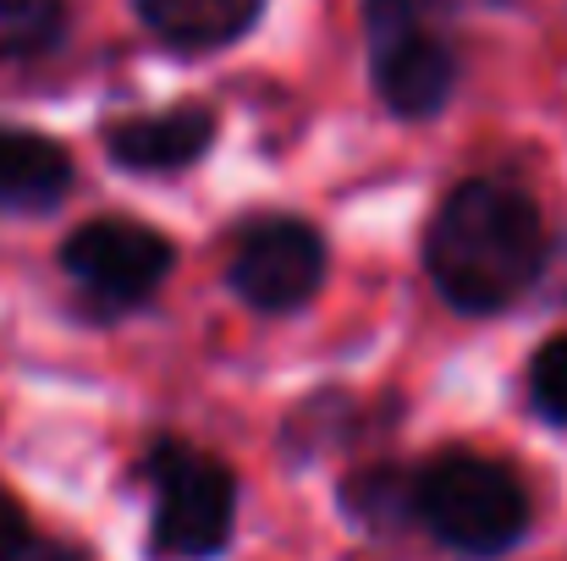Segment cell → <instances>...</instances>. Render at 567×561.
<instances>
[{"label": "cell", "instance_id": "14", "mask_svg": "<svg viewBox=\"0 0 567 561\" xmlns=\"http://www.w3.org/2000/svg\"><path fill=\"white\" fill-rule=\"evenodd\" d=\"M474 6H513V0H474Z\"/></svg>", "mask_w": 567, "mask_h": 561}, {"label": "cell", "instance_id": "2", "mask_svg": "<svg viewBox=\"0 0 567 561\" xmlns=\"http://www.w3.org/2000/svg\"><path fill=\"white\" fill-rule=\"evenodd\" d=\"M535 529L524 474L474 446H441L408 463V534L452 561H507Z\"/></svg>", "mask_w": 567, "mask_h": 561}, {"label": "cell", "instance_id": "6", "mask_svg": "<svg viewBox=\"0 0 567 561\" xmlns=\"http://www.w3.org/2000/svg\"><path fill=\"white\" fill-rule=\"evenodd\" d=\"M326 276H331V248L320 226H309L303 215H259L231 237V253H226L231 298L265 320L309 309Z\"/></svg>", "mask_w": 567, "mask_h": 561}, {"label": "cell", "instance_id": "1", "mask_svg": "<svg viewBox=\"0 0 567 561\" xmlns=\"http://www.w3.org/2000/svg\"><path fill=\"white\" fill-rule=\"evenodd\" d=\"M424 276L446 309L496 320L518 309L551 264V231L535 193L507 172L463 177L441 198L419 242Z\"/></svg>", "mask_w": 567, "mask_h": 561}, {"label": "cell", "instance_id": "13", "mask_svg": "<svg viewBox=\"0 0 567 561\" xmlns=\"http://www.w3.org/2000/svg\"><path fill=\"white\" fill-rule=\"evenodd\" d=\"M524 396H529V413L551 429H567V331L546 336L524 370Z\"/></svg>", "mask_w": 567, "mask_h": 561}, {"label": "cell", "instance_id": "12", "mask_svg": "<svg viewBox=\"0 0 567 561\" xmlns=\"http://www.w3.org/2000/svg\"><path fill=\"white\" fill-rule=\"evenodd\" d=\"M359 418H364V407L348 391H320L298 413H287V424H281V457L287 463H315L331 446H353L359 440Z\"/></svg>", "mask_w": 567, "mask_h": 561}, {"label": "cell", "instance_id": "8", "mask_svg": "<svg viewBox=\"0 0 567 561\" xmlns=\"http://www.w3.org/2000/svg\"><path fill=\"white\" fill-rule=\"evenodd\" d=\"M78 187L72 155L17 122H0V215H55Z\"/></svg>", "mask_w": 567, "mask_h": 561}, {"label": "cell", "instance_id": "5", "mask_svg": "<svg viewBox=\"0 0 567 561\" xmlns=\"http://www.w3.org/2000/svg\"><path fill=\"white\" fill-rule=\"evenodd\" d=\"M55 264L72 281L78 314L89 325H116L127 314H144L161 298V287L177 270V242L150 220L94 215L66 231Z\"/></svg>", "mask_w": 567, "mask_h": 561}, {"label": "cell", "instance_id": "10", "mask_svg": "<svg viewBox=\"0 0 567 561\" xmlns=\"http://www.w3.org/2000/svg\"><path fill=\"white\" fill-rule=\"evenodd\" d=\"M337 512L370 540L408 534V463H396V457L359 463L337 485Z\"/></svg>", "mask_w": 567, "mask_h": 561}, {"label": "cell", "instance_id": "9", "mask_svg": "<svg viewBox=\"0 0 567 561\" xmlns=\"http://www.w3.org/2000/svg\"><path fill=\"white\" fill-rule=\"evenodd\" d=\"M270 0H133L150 39L172 55H220L259 28Z\"/></svg>", "mask_w": 567, "mask_h": 561}, {"label": "cell", "instance_id": "3", "mask_svg": "<svg viewBox=\"0 0 567 561\" xmlns=\"http://www.w3.org/2000/svg\"><path fill=\"white\" fill-rule=\"evenodd\" d=\"M133 474L150 490V523H144L150 561H220L237 546L243 479L226 457L183 435H150Z\"/></svg>", "mask_w": 567, "mask_h": 561}, {"label": "cell", "instance_id": "4", "mask_svg": "<svg viewBox=\"0 0 567 561\" xmlns=\"http://www.w3.org/2000/svg\"><path fill=\"white\" fill-rule=\"evenodd\" d=\"M452 0H364L370 89L396 122H435L463 89V50L446 22Z\"/></svg>", "mask_w": 567, "mask_h": 561}, {"label": "cell", "instance_id": "7", "mask_svg": "<svg viewBox=\"0 0 567 561\" xmlns=\"http://www.w3.org/2000/svg\"><path fill=\"white\" fill-rule=\"evenodd\" d=\"M220 116L198 100L166 105V111H138V116H111L100 127V144L116 172L127 177H183L215 149Z\"/></svg>", "mask_w": 567, "mask_h": 561}, {"label": "cell", "instance_id": "11", "mask_svg": "<svg viewBox=\"0 0 567 561\" xmlns=\"http://www.w3.org/2000/svg\"><path fill=\"white\" fill-rule=\"evenodd\" d=\"M72 0H0V72L39 66L66 50Z\"/></svg>", "mask_w": 567, "mask_h": 561}]
</instances>
